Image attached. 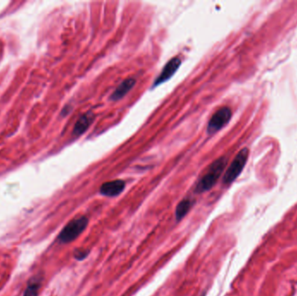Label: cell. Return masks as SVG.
Wrapping results in <instances>:
<instances>
[{"label":"cell","mask_w":297,"mask_h":296,"mask_svg":"<svg viewBox=\"0 0 297 296\" xmlns=\"http://www.w3.org/2000/svg\"><path fill=\"white\" fill-rule=\"evenodd\" d=\"M248 154L249 152L248 148H244L240 150L223 176V181L224 184L230 185L239 177L240 174L244 169V166L246 165Z\"/></svg>","instance_id":"obj_3"},{"label":"cell","mask_w":297,"mask_h":296,"mask_svg":"<svg viewBox=\"0 0 297 296\" xmlns=\"http://www.w3.org/2000/svg\"><path fill=\"white\" fill-rule=\"evenodd\" d=\"M226 165H227V159L224 156H222L214 161V163L210 166L206 174L200 179L196 188V192L203 193L212 189L216 183V181H218L220 177L222 176Z\"/></svg>","instance_id":"obj_1"},{"label":"cell","mask_w":297,"mask_h":296,"mask_svg":"<svg viewBox=\"0 0 297 296\" xmlns=\"http://www.w3.org/2000/svg\"><path fill=\"white\" fill-rule=\"evenodd\" d=\"M40 286H41L40 280L36 277L33 278V280H31L28 284L23 296H37Z\"/></svg>","instance_id":"obj_10"},{"label":"cell","mask_w":297,"mask_h":296,"mask_svg":"<svg viewBox=\"0 0 297 296\" xmlns=\"http://www.w3.org/2000/svg\"><path fill=\"white\" fill-rule=\"evenodd\" d=\"M232 112L229 107H222L211 116L208 123L207 132L209 134H214L220 131L231 121Z\"/></svg>","instance_id":"obj_4"},{"label":"cell","mask_w":297,"mask_h":296,"mask_svg":"<svg viewBox=\"0 0 297 296\" xmlns=\"http://www.w3.org/2000/svg\"><path fill=\"white\" fill-rule=\"evenodd\" d=\"M135 83H136V80L134 78H130L125 79L124 81L120 83L119 86L117 87L116 91L112 93L111 96V100L116 101V100L122 99L132 90L135 85Z\"/></svg>","instance_id":"obj_8"},{"label":"cell","mask_w":297,"mask_h":296,"mask_svg":"<svg viewBox=\"0 0 297 296\" xmlns=\"http://www.w3.org/2000/svg\"><path fill=\"white\" fill-rule=\"evenodd\" d=\"M124 189H125V182L123 180L117 179L114 181L104 182L103 185L100 187L99 191H100V194L103 196L113 197L122 193Z\"/></svg>","instance_id":"obj_6"},{"label":"cell","mask_w":297,"mask_h":296,"mask_svg":"<svg viewBox=\"0 0 297 296\" xmlns=\"http://www.w3.org/2000/svg\"><path fill=\"white\" fill-rule=\"evenodd\" d=\"M89 253H90V251L85 249V248L77 249L74 252L75 259H77L78 261H82V260L85 259L89 255Z\"/></svg>","instance_id":"obj_11"},{"label":"cell","mask_w":297,"mask_h":296,"mask_svg":"<svg viewBox=\"0 0 297 296\" xmlns=\"http://www.w3.org/2000/svg\"><path fill=\"white\" fill-rule=\"evenodd\" d=\"M93 119H94V114L91 111H89L81 115L79 119L77 121V123L75 124L73 135L77 136H81L86 132L88 128L90 127Z\"/></svg>","instance_id":"obj_7"},{"label":"cell","mask_w":297,"mask_h":296,"mask_svg":"<svg viewBox=\"0 0 297 296\" xmlns=\"http://www.w3.org/2000/svg\"><path fill=\"white\" fill-rule=\"evenodd\" d=\"M88 223L89 220L86 216L83 215L72 219L66 224L60 234H58V242L61 243H70L73 242L85 230Z\"/></svg>","instance_id":"obj_2"},{"label":"cell","mask_w":297,"mask_h":296,"mask_svg":"<svg viewBox=\"0 0 297 296\" xmlns=\"http://www.w3.org/2000/svg\"><path fill=\"white\" fill-rule=\"evenodd\" d=\"M181 66V59L178 57H174L169 60V62L165 65L161 73L157 77V79L153 83V87L157 86L164 82L168 81L178 70V68Z\"/></svg>","instance_id":"obj_5"},{"label":"cell","mask_w":297,"mask_h":296,"mask_svg":"<svg viewBox=\"0 0 297 296\" xmlns=\"http://www.w3.org/2000/svg\"><path fill=\"white\" fill-rule=\"evenodd\" d=\"M191 206H192V202L190 201V199L182 200L176 208V218L178 219V221H180L183 218L186 214H188V212L190 211Z\"/></svg>","instance_id":"obj_9"}]
</instances>
